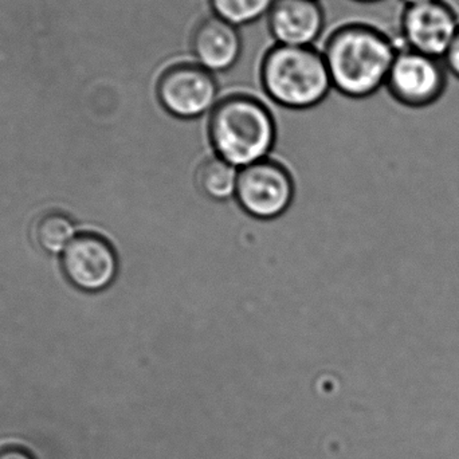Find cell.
Wrapping results in <instances>:
<instances>
[{
  "mask_svg": "<svg viewBox=\"0 0 459 459\" xmlns=\"http://www.w3.org/2000/svg\"><path fill=\"white\" fill-rule=\"evenodd\" d=\"M293 194L291 177L277 161L264 159L239 169L235 198L253 217H280L290 206Z\"/></svg>",
  "mask_w": 459,
  "mask_h": 459,
  "instance_id": "cell-5",
  "label": "cell"
},
{
  "mask_svg": "<svg viewBox=\"0 0 459 459\" xmlns=\"http://www.w3.org/2000/svg\"><path fill=\"white\" fill-rule=\"evenodd\" d=\"M222 93L207 121L217 156L237 169L264 160L277 134L274 113L254 91Z\"/></svg>",
  "mask_w": 459,
  "mask_h": 459,
  "instance_id": "cell-2",
  "label": "cell"
},
{
  "mask_svg": "<svg viewBox=\"0 0 459 459\" xmlns=\"http://www.w3.org/2000/svg\"><path fill=\"white\" fill-rule=\"evenodd\" d=\"M222 93L217 74L198 64L175 65L164 73L158 86L164 109L182 120H196L210 115Z\"/></svg>",
  "mask_w": 459,
  "mask_h": 459,
  "instance_id": "cell-4",
  "label": "cell"
},
{
  "mask_svg": "<svg viewBox=\"0 0 459 459\" xmlns=\"http://www.w3.org/2000/svg\"><path fill=\"white\" fill-rule=\"evenodd\" d=\"M402 2L409 7V5L423 4V3L436 2V0H402Z\"/></svg>",
  "mask_w": 459,
  "mask_h": 459,
  "instance_id": "cell-16",
  "label": "cell"
},
{
  "mask_svg": "<svg viewBox=\"0 0 459 459\" xmlns=\"http://www.w3.org/2000/svg\"><path fill=\"white\" fill-rule=\"evenodd\" d=\"M317 48L323 51L333 88L353 99H367L385 89L398 54L385 32L361 23L334 30Z\"/></svg>",
  "mask_w": 459,
  "mask_h": 459,
  "instance_id": "cell-1",
  "label": "cell"
},
{
  "mask_svg": "<svg viewBox=\"0 0 459 459\" xmlns=\"http://www.w3.org/2000/svg\"><path fill=\"white\" fill-rule=\"evenodd\" d=\"M77 235L74 221L56 210L43 212L32 225L35 243L50 255H62Z\"/></svg>",
  "mask_w": 459,
  "mask_h": 459,
  "instance_id": "cell-11",
  "label": "cell"
},
{
  "mask_svg": "<svg viewBox=\"0 0 459 459\" xmlns=\"http://www.w3.org/2000/svg\"><path fill=\"white\" fill-rule=\"evenodd\" d=\"M239 169L220 156L207 159L199 167L196 183L199 190L214 201H228L237 193Z\"/></svg>",
  "mask_w": 459,
  "mask_h": 459,
  "instance_id": "cell-12",
  "label": "cell"
},
{
  "mask_svg": "<svg viewBox=\"0 0 459 459\" xmlns=\"http://www.w3.org/2000/svg\"><path fill=\"white\" fill-rule=\"evenodd\" d=\"M445 86V73L437 59L407 48L398 50L385 91L404 107L423 108L434 104Z\"/></svg>",
  "mask_w": 459,
  "mask_h": 459,
  "instance_id": "cell-7",
  "label": "cell"
},
{
  "mask_svg": "<svg viewBox=\"0 0 459 459\" xmlns=\"http://www.w3.org/2000/svg\"><path fill=\"white\" fill-rule=\"evenodd\" d=\"M445 59H446L450 72L459 78V30Z\"/></svg>",
  "mask_w": 459,
  "mask_h": 459,
  "instance_id": "cell-14",
  "label": "cell"
},
{
  "mask_svg": "<svg viewBox=\"0 0 459 459\" xmlns=\"http://www.w3.org/2000/svg\"><path fill=\"white\" fill-rule=\"evenodd\" d=\"M267 23L277 45L307 48L323 38L325 13L320 0H275Z\"/></svg>",
  "mask_w": 459,
  "mask_h": 459,
  "instance_id": "cell-9",
  "label": "cell"
},
{
  "mask_svg": "<svg viewBox=\"0 0 459 459\" xmlns=\"http://www.w3.org/2000/svg\"><path fill=\"white\" fill-rule=\"evenodd\" d=\"M264 93L288 109H307L320 104L332 91L331 75L317 46L273 45L262 62Z\"/></svg>",
  "mask_w": 459,
  "mask_h": 459,
  "instance_id": "cell-3",
  "label": "cell"
},
{
  "mask_svg": "<svg viewBox=\"0 0 459 459\" xmlns=\"http://www.w3.org/2000/svg\"><path fill=\"white\" fill-rule=\"evenodd\" d=\"M401 26L407 48L434 59L446 56L459 30L455 13L441 0L409 5Z\"/></svg>",
  "mask_w": 459,
  "mask_h": 459,
  "instance_id": "cell-8",
  "label": "cell"
},
{
  "mask_svg": "<svg viewBox=\"0 0 459 459\" xmlns=\"http://www.w3.org/2000/svg\"><path fill=\"white\" fill-rule=\"evenodd\" d=\"M61 262L69 282L89 293L105 290L117 277L115 248L108 239L94 232L78 234L62 254Z\"/></svg>",
  "mask_w": 459,
  "mask_h": 459,
  "instance_id": "cell-6",
  "label": "cell"
},
{
  "mask_svg": "<svg viewBox=\"0 0 459 459\" xmlns=\"http://www.w3.org/2000/svg\"><path fill=\"white\" fill-rule=\"evenodd\" d=\"M242 31L214 13L199 24L194 37L196 64L214 74H222L235 66L242 54Z\"/></svg>",
  "mask_w": 459,
  "mask_h": 459,
  "instance_id": "cell-10",
  "label": "cell"
},
{
  "mask_svg": "<svg viewBox=\"0 0 459 459\" xmlns=\"http://www.w3.org/2000/svg\"><path fill=\"white\" fill-rule=\"evenodd\" d=\"M0 459H34L29 453L16 447L0 450Z\"/></svg>",
  "mask_w": 459,
  "mask_h": 459,
  "instance_id": "cell-15",
  "label": "cell"
},
{
  "mask_svg": "<svg viewBox=\"0 0 459 459\" xmlns=\"http://www.w3.org/2000/svg\"><path fill=\"white\" fill-rule=\"evenodd\" d=\"M355 2L364 3V4H377V3L382 2V0H355Z\"/></svg>",
  "mask_w": 459,
  "mask_h": 459,
  "instance_id": "cell-17",
  "label": "cell"
},
{
  "mask_svg": "<svg viewBox=\"0 0 459 459\" xmlns=\"http://www.w3.org/2000/svg\"><path fill=\"white\" fill-rule=\"evenodd\" d=\"M275 0H210L212 13L242 29L269 15Z\"/></svg>",
  "mask_w": 459,
  "mask_h": 459,
  "instance_id": "cell-13",
  "label": "cell"
}]
</instances>
